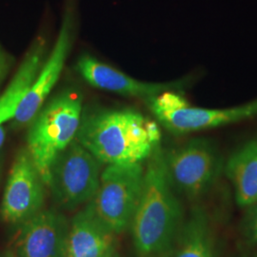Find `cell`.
Returning <instances> with one entry per match:
<instances>
[{
  "label": "cell",
  "mask_w": 257,
  "mask_h": 257,
  "mask_svg": "<svg viewBox=\"0 0 257 257\" xmlns=\"http://www.w3.org/2000/svg\"><path fill=\"white\" fill-rule=\"evenodd\" d=\"M46 187L27 148L21 149L11 168L3 194L2 220L20 225L42 211Z\"/></svg>",
  "instance_id": "obj_8"
},
{
  "label": "cell",
  "mask_w": 257,
  "mask_h": 257,
  "mask_svg": "<svg viewBox=\"0 0 257 257\" xmlns=\"http://www.w3.org/2000/svg\"><path fill=\"white\" fill-rule=\"evenodd\" d=\"M5 257H18V256H17V255H16V254H15V253H13V252H12V253H8V254H7V255H5Z\"/></svg>",
  "instance_id": "obj_19"
},
{
  "label": "cell",
  "mask_w": 257,
  "mask_h": 257,
  "mask_svg": "<svg viewBox=\"0 0 257 257\" xmlns=\"http://www.w3.org/2000/svg\"><path fill=\"white\" fill-rule=\"evenodd\" d=\"M145 102L158 122L177 136L237 123L257 115V98L231 108L208 109L194 107L180 91L171 90Z\"/></svg>",
  "instance_id": "obj_5"
},
{
  "label": "cell",
  "mask_w": 257,
  "mask_h": 257,
  "mask_svg": "<svg viewBox=\"0 0 257 257\" xmlns=\"http://www.w3.org/2000/svg\"><path fill=\"white\" fill-rule=\"evenodd\" d=\"M82 111L81 95L64 91L47 101L28 126V151L47 187L54 160L76 138Z\"/></svg>",
  "instance_id": "obj_3"
},
{
  "label": "cell",
  "mask_w": 257,
  "mask_h": 257,
  "mask_svg": "<svg viewBox=\"0 0 257 257\" xmlns=\"http://www.w3.org/2000/svg\"><path fill=\"white\" fill-rule=\"evenodd\" d=\"M69 224L55 210L39 211L20 224L15 241L18 257H66Z\"/></svg>",
  "instance_id": "obj_10"
},
{
  "label": "cell",
  "mask_w": 257,
  "mask_h": 257,
  "mask_svg": "<svg viewBox=\"0 0 257 257\" xmlns=\"http://www.w3.org/2000/svg\"><path fill=\"white\" fill-rule=\"evenodd\" d=\"M103 164L74 141L56 156L50 169L48 188L58 206L74 210L92 201L100 184Z\"/></svg>",
  "instance_id": "obj_6"
},
{
  "label": "cell",
  "mask_w": 257,
  "mask_h": 257,
  "mask_svg": "<svg viewBox=\"0 0 257 257\" xmlns=\"http://www.w3.org/2000/svg\"><path fill=\"white\" fill-rule=\"evenodd\" d=\"M164 161L173 188L190 199L208 193L223 167L218 149L211 139L204 138L164 151Z\"/></svg>",
  "instance_id": "obj_7"
},
{
  "label": "cell",
  "mask_w": 257,
  "mask_h": 257,
  "mask_svg": "<svg viewBox=\"0 0 257 257\" xmlns=\"http://www.w3.org/2000/svg\"><path fill=\"white\" fill-rule=\"evenodd\" d=\"M75 139L102 164H138L160 145L161 131L137 110L92 107L83 109Z\"/></svg>",
  "instance_id": "obj_1"
},
{
  "label": "cell",
  "mask_w": 257,
  "mask_h": 257,
  "mask_svg": "<svg viewBox=\"0 0 257 257\" xmlns=\"http://www.w3.org/2000/svg\"><path fill=\"white\" fill-rule=\"evenodd\" d=\"M146 161L130 227L137 256L166 257L183 224V211L167 174L164 150L159 145Z\"/></svg>",
  "instance_id": "obj_2"
},
{
  "label": "cell",
  "mask_w": 257,
  "mask_h": 257,
  "mask_svg": "<svg viewBox=\"0 0 257 257\" xmlns=\"http://www.w3.org/2000/svg\"><path fill=\"white\" fill-rule=\"evenodd\" d=\"M115 235L96 217L88 203L69 228L66 257H117Z\"/></svg>",
  "instance_id": "obj_12"
},
{
  "label": "cell",
  "mask_w": 257,
  "mask_h": 257,
  "mask_svg": "<svg viewBox=\"0 0 257 257\" xmlns=\"http://www.w3.org/2000/svg\"><path fill=\"white\" fill-rule=\"evenodd\" d=\"M74 24L70 15L65 17L63 23L51 53L40 68L35 81L19 105L12 120V126L17 130L30 125L37 112L44 106L49 95L58 82L64 69L66 60L73 45Z\"/></svg>",
  "instance_id": "obj_9"
},
{
  "label": "cell",
  "mask_w": 257,
  "mask_h": 257,
  "mask_svg": "<svg viewBox=\"0 0 257 257\" xmlns=\"http://www.w3.org/2000/svg\"><path fill=\"white\" fill-rule=\"evenodd\" d=\"M225 172L240 207L257 203V138L246 142L229 157Z\"/></svg>",
  "instance_id": "obj_14"
},
{
  "label": "cell",
  "mask_w": 257,
  "mask_h": 257,
  "mask_svg": "<svg viewBox=\"0 0 257 257\" xmlns=\"http://www.w3.org/2000/svg\"><path fill=\"white\" fill-rule=\"evenodd\" d=\"M12 67V57L0 49V90ZM1 94V93H0Z\"/></svg>",
  "instance_id": "obj_15"
},
{
  "label": "cell",
  "mask_w": 257,
  "mask_h": 257,
  "mask_svg": "<svg viewBox=\"0 0 257 257\" xmlns=\"http://www.w3.org/2000/svg\"><path fill=\"white\" fill-rule=\"evenodd\" d=\"M143 163L107 165L100 184L89 204L93 213L112 232L118 234L131 226L143 187Z\"/></svg>",
  "instance_id": "obj_4"
},
{
  "label": "cell",
  "mask_w": 257,
  "mask_h": 257,
  "mask_svg": "<svg viewBox=\"0 0 257 257\" xmlns=\"http://www.w3.org/2000/svg\"><path fill=\"white\" fill-rule=\"evenodd\" d=\"M76 69L83 79L93 88L123 96L140 98L144 101L167 91H181L188 82L187 78L172 82H144L103 63L90 55H81L78 58Z\"/></svg>",
  "instance_id": "obj_11"
},
{
  "label": "cell",
  "mask_w": 257,
  "mask_h": 257,
  "mask_svg": "<svg viewBox=\"0 0 257 257\" xmlns=\"http://www.w3.org/2000/svg\"><path fill=\"white\" fill-rule=\"evenodd\" d=\"M215 237L211 218L201 207L194 208L184 221L166 257H214Z\"/></svg>",
  "instance_id": "obj_13"
},
{
  "label": "cell",
  "mask_w": 257,
  "mask_h": 257,
  "mask_svg": "<svg viewBox=\"0 0 257 257\" xmlns=\"http://www.w3.org/2000/svg\"><path fill=\"white\" fill-rule=\"evenodd\" d=\"M1 173H2V157L0 156V178H1Z\"/></svg>",
  "instance_id": "obj_18"
},
{
  "label": "cell",
  "mask_w": 257,
  "mask_h": 257,
  "mask_svg": "<svg viewBox=\"0 0 257 257\" xmlns=\"http://www.w3.org/2000/svg\"><path fill=\"white\" fill-rule=\"evenodd\" d=\"M251 219L252 220L250 224V235L251 238L253 239V241L257 244V208Z\"/></svg>",
  "instance_id": "obj_16"
},
{
  "label": "cell",
  "mask_w": 257,
  "mask_h": 257,
  "mask_svg": "<svg viewBox=\"0 0 257 257\" xmlns=\"http://www.w3.org/2000/svg\"><path fill=\"white\" fill-rule=\"evenodd\" d=\"M5 128L3 127V125H0V148L2 147L4 141H5Z\"/></svg>",
  "instance_id": "obj_17"
}]
</instances>
